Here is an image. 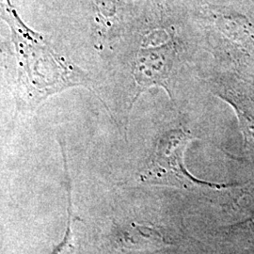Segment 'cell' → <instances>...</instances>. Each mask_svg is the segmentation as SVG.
Returning a JSON list of instances; mask_svg holds the SVG:
<instances>
[{
	"instance_id": "obj_2",
	"label": "cell",
	"mask_w": 254,
	"mask_h": 254,
	"mask_svg": "<svg viewBox=\"0 0 254 254\" xmlns=\"http://www.w3.org/2000/svg\"><path fill=\"white\" fill-rule=\"evenodd\" d=\"M175 60V48L173 44L165 46L142 48L138 51L134 64V78L137 91L135 99L151 87H161L169 92L170 79L173 73Z\"/></svg>"
},
{
	"instance_id": "obj_1",
	"label": "cell",
	"mask_w": 254,
	"mask_h": 254,
	"mask_svg": "<svg viewBox=\"0 0 254 254\" xmlns=\"http://www.w3.org/2000/svg\"><path fill=\"white\" fill-rule=\"evenodd\" d=\"M193 137L183 129L168 131L157 142L154 157L140 181L148 185H160L192 190L208 188L220 190L226 186L202 181L188 171L185 165V152Z\"/></svg>"
},
{
	"instance_id": "obj_4",
	"label": "cell",
	"mask_w": 254,
	"mask_h": 254,
	"mask_svg": "<svg viewBox=\"0 0 254 254\" xmlns=\"http://www.w3.org/2000/svg\"><path fill=\"white\" fill-rule=\"evenodd\" d=\"M70 190L68 192L69 197V206H68V225L66 229V234L64 236V241L59 246L53 254H77L76 239L72 230V203H71V195Z\"/></svg>"
},
{
	"instance_id": "obj_3",
	"label": "cell",
	"mask_w": 254,
	"mask_h": 254,
	"mask_svg": "<svg viewBox=\"0 0 254 254\" xmlns=\"http://www.w3.org/2000/svg\"><path fill=\"white\" fill-rule=\"evenodd\" d=\"M126 242L129 246L128 248H134L135 250L151 249L165 243L163 237L159 233L153 229L138 225L128 231Z\"/></svg>"
}]
</instances>
